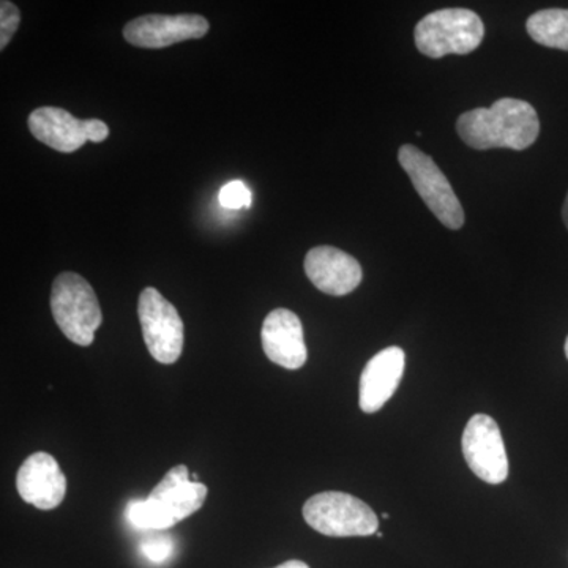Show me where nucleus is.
Here are the masks:
<instances>
[{
	"instance_id": "10",
	"label": "nucleus",
	"mask_w": 568,
	"mask_h": 568,
	"mask_svg": "<svg viewBox=\"0 0 568 568\" xmlns=\"http://www.w3.org/2000/svg\"><path fill=\"white\" fill-rule=\"evenodd\" d=\"M305 274L324 294L342 297L357 290L364 278L361 264L335 246H316L305 257Z\"/></svg>"
},
{
	"instance_id": "19",
	"label": "nucleus",
	"mask_w": 568,
	"mask_h": 568,
	"mask_svg": "<svg viewBox=\"0 0 568 568\" xmlns=\"http://www.w3.org/2000/svg\"><path fill=\"white\" fill-rule=\"evenodd\" d=\"M173 540L170 537H151L142 541V555L155 564H162L173 555Z\"/></svg>"
},
{
	"instance_id": "11",
	"label": "nucleus",
	"mask_w": 568,
	"mask_h": 568,
	"mask_svg": "<svg viewBox=\"0 0 568 568\" xmlns=\"http://www.w3.org/2000/svg\"><path fill=\"white\" fill-rule=\"evenodd\" d=\"M261 342L268 361L286 369H298L306 364L304 327L295 313L276 308L268 313L261 331Z\"/></svg>"
},
{
	"instance_id": "5",
	"label": "nucleus",
	"mask_w": 568,
	"mask_h": 568,
	"mask_svg": "<svg viewBox=\"0 0 568 568\" xmlns=\"http://www.w3.org/2000/svg\"><path fill=\"white\" fill-rule=\"evenodd\" d=\"M398 162L409 175L418 196L444 226L454 231L465 226L463 205L432 156L416 145L405 144L399 148Z\"/></svg>"
},
{
	"instance_id": "3",
	"label": "nucleus",
	"mask_w": 568,
	"mask_h": 568,
	"mask_svg": "<svg viewBox=\"0 0 568 568\" xmlns=\"http://www.w3.org/2000/svg\"><path fill=\"white\" fill-rule=\"evenodd\" d=\"M51 312L62 334L78 346H91L103 321L95 291L73 272H63L54 280Z\"/></svg>"
},
{
	"instance_id": "18",
	"label": "nucleus",
	"mask_w": 568,
	"mask_h": 568,
	"mask_svg": "<svg viewBox=\"0 0 568 568\" xmlns=\"http://www.w3.org/2000/svg\"><path fill=\"white\" fill-rule=\"evenodd\" d=\"M20 21L21 14L18 7L9 0H3L0 3V50H6L7 44L13 39Z\"/></svg>"
},
{
	"instance_id": "4",
	"label": "nucleus",
	"mask_w": 568,
	"mask_h": 568,
	"mask_svg": "<svg viewBox=\"0 0 568 568\" xmlns=\"http://www.w3.org/2000/svg\"><path fill=\"white\" fill-rule=\"evenodd\" d=\"M302 514L310 528L327 537H368L379 528V519L368 504L342 491L310 497Z\"/></svg>"
},
{
	"instance_id": "14",
	"label": "nucleus",
	"mask_w": 568,
	"mask_h": 568,
	"mask_svg": "<svg viewBox=\"0 0 568 568\" xmlns=\"http://www.w3.org/2000/svg\"><path fill=\"white\" fill-rule=\"evenodd\" d=\"M29 129L40 142L54 151L71 153L88 142L85 121L61 108L44 106L32 112Z\"/></svg>"
},
{
	"instance_id": "12",
	"label": "nucleus",
	"mask_w": 568,
	"mask_h": 568,
	"mask_svg": "<svg viewBox=\"0 0 568 568\" xmlns=\"http://www.w3.org/2000/svg\"><path fill=\"white\" fill-rule=\"evenodd\" d=\"M405 364V351L398 346L386 347L366 364L358 394V406L364 413L375 414L383 409L402 383Z\"/></svg>"
},
{
	"instance_id": "20",
	"label": "nucleus",
	"mask_w": 568,
	"mask_h": 568,
	"mask_svg": "<svg viewBox=\"0 0 568 568\" xmlns=\"http://www.w3.org/2000/svg\"><path fill=\"white\" fill-rule=\"evenodd\" d=\"M85 133H88V140L92 142H103L110 136V129L106 123L99 121V119H89L85 121Z\"/></svg>"
},
{
	"instance_id": "2",
	"label": "nucleus",
	"mask_w": 568,
	"mask_h": 568,
	"mask_svg": "<svg viewBox=\"0 0 568 568\" xmlns=\"http://www.w3.org/2000/svg\"><path fill=\"white\" fill-rule=\"evenodd\" d=\"M485 37L484 21L476 11L444 9L426 14L414 31L417 50L426 58L465 55L476 51Z\"/></svg>"
},
{
	"instance_id": "16",
	"label": "nucleus",
	"mask_w": 568,
	"mask_h": 568,
	"mask_svg": "<svg viewBox=\"0 0 568 568\" xmlns=\"http://www.w3.org/2000/svg\"><path fill=\"white\" fill-rule=\"evenodd\" d=\"M125 517L133 528L141 530H166L174 526L148 499L132 500L126 507Z\"/></svg>"
},
{
	"instance_id": "8",
	"label": "nucleus",
	"mask_w": 568,
	"mask_h": 568,
	"mask_svg": "<svg viewBox=\"0 0 568 568\" xmlns=\"http://www.w3.org/2000/svg\"><path fill=\"white\" fill-rule=\"evenodd\" d=\"M209 28L201 14H145L130 21L123 37L133 47L160 50L179 41L203 39Z\"/></svg>"
},
{
	"instance_id": "21",
	"label": "nucleus",
	"mask_w": 568,
	"mask_h": 568,
	"mask_svg": "<svg viewBox=\"0 0 568 568\" xmlns=\"http://www.w3.org/2000/svg\"><path fill=\"white\" fill-rule=\"evenodd\" d=\"M275 568H310L308 564H305L304 560H286V562L280 564L278 567Z\"/></svg>"
},
{
	"instance_id": "15",
	"label": "nucleus",
	"mask_w": 568,
	"mask_h": 568,
	"mask_svg": "<svg viewBox=\"0 0 568 568\" xmlns=\"http://www.w3.org/2000/svg\"><path fill=\"white\" fill-rule=\"evenodd\" d=\"M526 29L541 47L568 51V9L537 11L526 22Z\"/></svg>"
},
{
	"instance_id": "23",
	"label": "nucleus",
	"mask_w": 568,
	"mask_h": 568,
	"mask_svg": "<svg viewBox=\"0 0 568 568\" xmlns=\"http://www.w3.org/2000/svg\"><path fill=\"white\" fill-rule=\"evenodd\" d=\"M566 355H567V358H568V336H567V342H566Z\"/></svg>"
},
{
	"instance_id": "7",
	"label": "nucleus",
	"mask_w": 568,
	"mask_h": 568,
	"mask_svg": "<svg viewBox=\"0 0 568 568\" xmlns=\"http://www.w3.org/2000/svg\"><path fill=\"white\" fill-rule=\"evenodd\" d=\"M467 466L480 480L500 485L508 477V457L495 418L476 414L467 422L462 437Z\"/></svg>"
},
{
	"instance_id": "17",
	"label": "nucleus",
	"mask_w": 568,
	"mask_h": 568,
	"mask_svg": "<svg viewBox=\"0 0 568 568\" xmlns=\"http://www.w3.org/2000/svg\"><path fill=\"white\" fill-rule=\"evenodd\" d=\"M220 204L227 211H241L252 205V192L242 181L226 183L220 190Z\"/></svg>"
},
{
	"instance_id": "9",
	"label": "nucleus",
	"mask_w": 568,
	"mask_h": 568,
	"mask_svg": "<svg viewBox=\"0 0 568 568\" xmlns=\"http://www.w3.org/2000/svg\"><path fill=\"white\" fill-rule=\"evenodd\" d=\"M17 488L24 503L39 510H52L65 499L67 477L58 459L47 452H37L18 470Z\"/></svg>"
},
{
	"instance_id": "22",
	"label": "nucleus",
	"mask_w": 568,
	"mask_h": 568,
	"mask_svg": "<svg viewBox=\"0 0 568 568\" xmlns=\"http://www.w3.org/2000/svg\"><path fill=\"white\" fill-rule=\"evenodd\" d=\"M562 219H564V223H566V226L568 230V193H567V197H566V203H564V207H562Z\"/></svg>"
},
{
	"instance_id": "13",
	"label": "nucleus",
	"mask_w": 568,
	"mask_h": 568,
	"mask_svg": "<svg viewBox=\"0 0 568 568\" xmlns=\"http://www.w3.org/2000/svg\"><path fill=\"white\" fill-rule=\"evenodd\" d=\"M205 497L207 487L190 480L189 467L179 465L163 477L145 499L175 526L196 514L204 506Z\"/></svg>"
},
{
	"instance_id": "1",
	"label": "nucleus",
	"mask_w": 568,
	"mask_h": 568,
	"mask_svg": "<svg viewBox=\"0 0 568 568\" xmlns=\"http://www.w3.org/2000/svg\"><path fill=\"white\" fill-rule=\"evenodd\" d=\"M457 132L476 151H525L537 141L540 121L532 104L500 99L491 108H476L459 115Z\"/></svg>"
},
{
	"instance_id": "6",
	"label": "nucleus",
	"mask_w": 568,
	"mask_h": 568,
	"mask_svg": "<svg viewBox=\"0 0 568 568\" xmlns=\"http://www.w3.org/2000/svg\"><path fill=\"white\" fill-rule=\"evenodd\" d=\"M142 338L149 353L163 365H173L182 355L185 328L175 306L155 287H145L138 302Z\"/></svg>"
}]
</instances>
